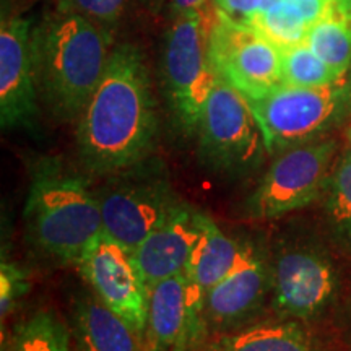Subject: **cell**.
<instances>
[{"instance_id": "cell-1", "label": "cell", "mask_w": 351, "mask_h": 351, "mask_svg": "<svg viewBox=\"0 0 351 351\" xmlns=\"http://www.w3.org/2000/svg\"><path fill=\"white\" fill-rule=\"evenodd\" d=\"M158 117L143 56L119 44L77 121V148L88 173L106 176L150 158Z\"/></svg>"}, {"instance_id": "cell-2", "label": "cell", "mask_w": 351, "mask_h": 351, "mask_svg": "<svg viewBox=\"0 0 351 351\" xmlns=\"http://www.w3.org/2000/svg\"><path fill=\"white\" fill-rule=\"evenodd\" d=\"M38 91L56 119L78 121L111 57V36L77 13L56 12L32 32Z\"/></svg>"}, {"instance_id": "cell-3", "label": "cell", "mask_w": 351, "mask_h": 351, "mask_svg": "<svg viewBox=\"0 0 351 351\" xmlns=\"http://www.w3.org/2000/svg\"><path fill=\"white\" fill-rule=\"evenodd\" d=\"M28 238L43 256L77 265L90 244L103 234L96 192L86 179L56 158L34 166L25 205Z\"/></svg>"}, {"instance_id": "cell-4", "label": "cell", "mask_w": 351, "mask_h": 351, "mask_svg": "<svg viewBox=\"0 0 351 351\" xmlns=\"http://www.w3.org/2000/svg\"><path fill=\"white\" fill-rule=\"evenodd\" d=\"M261 127L267 152L276 153L315 142L351 116V69L339 82L304 88L280 83L244 98Z\"/></svg>"}, {"instance_id": "cell-5", "label": "cell", "mask_w": 351, "mask_h": 351, "mask_svg": "<svg viewBox=\"0 0 351 351\" xmlns=\"http://www.w3.org/2000/svg\"><path fill=\"white\" fill-rule=\"evenodd\" d=\"M96 192L103 232L134 251L182 200L178 199L165 165L155 158L106 176Z\"/></svg>"}, {"instance_id": "cell-6", "label": "cell", "mask_w": 351, "mask_h": 351, "mask_svg": "<svg viewBox=\"0 0 351 351\" xmlns=\"http://www.w3.org/2000/svg\"><path fill=\"white\" fill-rule=\"evenodd\" d=\"M195 135L202 163L219 174H251L269 153L247 101L221 78L205 103Z\"/></svg>"}, {"instance_id": "cell-7", "label": "cell", "mask_w": 351, "mask_h": 351, "mask_svg": "<svg viewBox=\"0 0 351 351\" xmlns=\"http://www.w3.org/2000/svg\"><path fill=\"white\" fill-rule=\"evenodd\" d=\"M208 21L204 10L178 16L166 34L165 90L179 129L195 135L202 112L218 77L207 54Z\"/></svg>"}, {"instance_id": "cell-8", "label": "cell", "mask_w": 351, "mask_h": 351, "mask_svg": "<svg viewBox=\"0 0 351 351\" xmlns=\"http://www.w3.org/2000/svg\"><path fill=\"white\" fill-rule=\"evenodd\" d=\"M337 140L320 138L278 153L245 199L243 212L251 219H275L311 205L324 195Z\"/></svg>"}, {"instance_id": "cell-9", "label": "cell", "mask_w": 351, "mask_h": 351, "mask_svg": "<svg viewBox=\"0 0 351 351\" xmlns=\"http://www.w3.org/2000/svg\"><path fill=\"white\" fill-rule=\"evenodd\" d=\"M207 54L217 77L244 98L258 96L282 83V49L219 10L208 20Z\"/></svg>"}, {"instance_id": "cell-10", "label": "cell", "mask_w": 351, "mask_h": 351, "mask_svg": "<svg viewBox=\"0 0 351 351\" xmlns=\"http://www.w3.org/2000/svg\"><path fill=\"white\" fill-rule=\"evenodd\" d=\"M77 267L95 295L125 319L147 345L148 287L130 249L103 232Z\"/></svg>"}, {"instance_id": "cell-11", "label": "cell", "mask_w": 351, "mask_h": 351, "mask_svg": "<svg viewBox=\"0 0 351 351\" xmlns=\"http://www.w3.org/2000/svg\"><path fill=\"white\" fill-rule=\"evenodd\" d=\"M38 82L32 26L20 15H2L0 28V122L3 129L33 130L38 124Z\"/></svg>"}, {"instance_id": "cell-12", "label": "cell", "mask_w": 351, "mask_h": 351, "mask_svg": "<svg viewBox=\"0 0 351 351\" xmlns=\"http://www.w3.org/2000/svg\"><path fill=\"white\" fill-rule=\"evenodd\" d=\"M274 307L282 317L311 320L330 306L337 274L322 252L307 247L280 252L271 267Z\"/></svg>"}, {"instance_id": "cell-13", "label": "cell", "mask_w": 351, "mask_h": 351, "mask_svg": "<svg viewBox=\"0 0 351 351\" xmlns=\"http://www.w3.org/2000/svg\"><path fill=\"white\" fill-rule=\"evenodd\" d=\"M271 289V269L251 243L238 265L205 296L204 322L230 328L251 319Z\"/></svg>"}, {"instance_id": "cell-14", "label": "cell", "mask_w": 351, "mask_h": 351, "mask_svg": "<svg viewBox=\"0 0 351 351\" xmlns=\"http://www.w3.org/2000/svg\"><path fill=\"white\" fill-rule=\"evenodd\" d=\"M202 212L186 202L132 251L145 283L153 285L181 275L199 239Z\"/></svg>"}, {"instance_id": "cell-15", "label": "cell", "mask_w": 351, "mask_h": 351, "mask_svg": "<svg viewBox=\"0 0 351 351\" xmlns=\"http://www.w3.org/2000/svg\"><path fill=\"white\" fill-rule=\"evenodd\" d=\"M204 326L189 304L182 274L148 288L147 351H189L200 340Z\"/></svg>"}, {"instance_id": "cell-16", "label": "cell", "mask_w": 351, "mask_h": 351, "mask_svg": "<svg viewBox=\"0 0 351 351\" xmlns=\"http://www.w3.org/2000/svg\"><path fill=\"white\" fill-rule=\"evenodd\" d=\"M244 247L245 243L232 239L208 215L202 213L199 239L189 256L182 274L186 278L189 304L202 319L205 296L238 265Z\"/></svg>"}, {"instance_id": "cell-17", "label": "cell", "mask_w": 351, "mask_h": 351, "mask_svg": "<svg viewBox=\"0 0 351 351\" xmlns=\"http://www.w3.org/2000/svg\"><path fill=\"white\" fill-rule=\"evenodd\" d=\"M73 333L78 351H147L137 330L96 295L77 301Z\"/></svg>"}, {"instance_id": "cell-18", "label": "cell", "mask_w": 351, "mask_h": 351, "mask_svg": "<svg viewBox=\"0 0 351 351\" xmlns=\"http://www.w3.org/2000/svg\"><path fill=\"white\" fill-rule=\"evenodd\" d=\"M202 351H326L295 320L261 322L213 337Z\"/></svg>"}, {"instance_id": "cell-19", "label": "cell", "mask_w": 351, "mask_h": 351, "mask_svg": "<svg viewBox=\"0 0 351 351\" xmlns=\"http://www.w3.org/2000/svg\"><path fill=\"white\" fill-rule=\"evenodd\" d=\"M306 44L341 75L351 69V2L335 0L330 13L309 26Z\"/></svg>"}, {"instance_id": "cell-20", "label": "cell", "mask_w": 351, "mask_h": 351, "mask_svg": "<svg viewBox=\"0 0 351 351\" xmlns=\"http://www.w3.org/2000/svg\"><path fill=\"white\" fill-rule=\"evenodd\" d=\"M324 207L333 238L351 256V150L332 168L324 191Z\"/></svg>"}, {"instance_id": "cell-21", "label": "cell", "mask_w": 351, "mask_h": 351, "mask_svg": "<svg viewBox=\"0 0 351 351\" xmlns=\"http://www.w3.org/2000/svg\"><path fill=\"white\" fill-rule=\"evenodd\" d=\"M3 351H72L70 333L51 311H39L19 324Z\"/></svg>"}, {"instance_id": "cell-22", "label": "cell", "mask_w": 351, "mask_h": 351, "mask_svg": "<svg viewBox=\"0 0 351 351\" xmlns=\"http://www.w3.org/2000/svg\"><path fill=\"white\" fill-rule=\"evenodd\" d=\"M345 75L324 62L306 43L282 47V83L285 85L326 86Z\"/></svg>"}, {"instance_id": "cell-23", "label": "cell", "mask_w": 351, "mask_h": 351, "mask_svg": "<svg viewBox=\"0 0 351 351\" xmlns=\"http://www.w3.org/2000/svg\"><path fill=\"white\" fill-rule=\"evenodd\" d=\"M247 26L282 49V47L306 43V34L311 23L291 0H283L271 10L257 15L249 21Z\"/></svg>"}, {"instance_id": "cell-24", "label": "cell", "mask_w": 351, "mask_h": 351, "mask_svg": "<svg viewBox=\"0 0 351 351\" xmlns=\"http://www.w3.org/2000/svg\"><path fill=\"white\" fill-rule=\"evenodd\" d=\"M29 276L23 267L2 258L0 263V315L2 322L29 291Z\"/></svg>"}, {"instance_id": "cell-25", "label": "cell", "mask_w": 351, "mask_h": 351, "mask_svg": "<svg viewBox=\"0 0 351 351\" xmlns=\"http://www.w3.org/2000/svg\"><path fill=\"white\" fill-rule=\"evenodd\" d=\"M129 0H59L57 12L77 13L91 21L114 23L124 13Z\"/></svg>"}, {"instance_id": "cell-26", "label": "cell", "mask_w": 351, "mask_h": 351, "mask_svg": "<svg viewBox=\"0 0 351 351\" xmlns=\"http://www.w3.org/2000/svg\"><path fill=\"white\" fill-rule=\"evenodd\" d=\"M215 5L217 10L244 25L263 13V0H215Z\"/></svg>"}, {"instance_id": "cell-27", "label": "cell", "mask_w": 351, "mask_h": 351, "mask_svg": "<svg viewBox=\"0 0 351 351\" xmlns=\"http://www.w3.org/2000/svg\"><path fill=\"white\" fill-rule=\"evenodd\" d=\"M207 2L208 0H171V10L178 16H181L187 12L202 10Z\"/></svg>"}, {"instance_id": "cell-28", "label": "cell", "mask_w": 351, "mask_h": 351, "mask_svg": "<svg viewBox=\"0 0 351 351\" xmlns=\"http://www.w3.org/2000/svg\"><path fill=\"white\" fill-rule=\"evenodd\" d=\"M346 137H348V143H350V147H351V116H350L348 129H346Z\"/></svg>"}, {"instance_id": "cell-29", "label": "cell", "mask_w": 351, "mask_h": 351, "mask_svg": "<svg viewBox=\"0 0 351 351\" xmlns=\"http://www.w3.org/2000/svg\"><path fill=\"white\" fill-rule=\"evenodd\" d=\"M350 2H351V0H350Z\"/></svg>"}]
</instances>
